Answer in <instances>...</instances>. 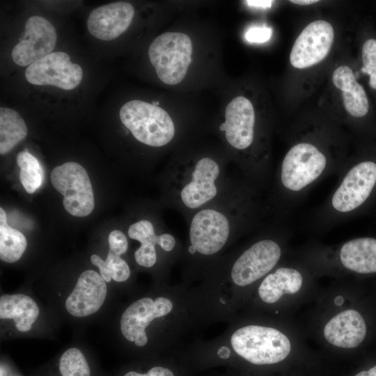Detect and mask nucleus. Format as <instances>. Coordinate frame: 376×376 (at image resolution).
Listing matches in <instances>:
<instances>
[{
    "mask_svg": "<svg viewBox=\"0 0 376 376\" xmlns=\"http://www.w3.org/2000/svg\"><path fill=\"white\" fill-rule=\"evenodd\" d=\"M366 331V322L361 313L354 309H347L327 321L323 329V336L335 347L352 349L363 342Z\"/></svg>",
    "mask_w": 376,
    "mask_h": 376,
    "instance_id": "2eb2a0df",
    "label": "nucleus"
},
{
    "mask_svg": "<svg viewBox=\"0 0 376 376\" xmlns=\"http://www.w3.org/2000/svg\"><path fill=\"white\" fill-rule=\"evenodd\" d=\"M124 376H176L175 373L169 368L161 366L152 367L146 373L136 371H129Z\"/></svg>",
    "mask_w": 376,
    "mask_h": 376,
    "instance_id": "c756f323",
    "label": "nucleus"
},
{
    "mask_svg": "<svg viewBox=\"0 0 376 376\" xmlns=\"http://www.w3.org/2000/svg\"><path fill=\"white\" fill-rule=\"evenodd\" d=\"M19 171V180L29 194L34 193L40 187L43 181V169L38 159L27 151L19 152L17 155Z\"/></svg>",
    "mask_w": 376,
    "mask_h": 376,
    "instance_id": "b1692460",
    "label": "nucleus"
},
{
    "mask_svg": "<svg viewBox=\"0 0 376 376\" xmlns=\"http://www.w3.org/2000/svg\"><path fill=\"white\" fill-rule=\"evenodd\" d=\"M91 261L93 265L99 268L100 275L106 282L109 283L111 279L123 282L130 275V267L127 263L110 250L105 260L93 254L91 256Z\"/></svg>",
    "mask_w": 376,
    "mask_h": 376,
    "instance_id": "393cba45",
    "label": "nucleus"
},
{
    "mask_svg": "<svg viewBox=\"0 0 376 376\" xmlns=\"http://www.w3.org/2000/svg\"><path fill=\"white\" fill-rule=\"evenodd\" d=\"M283 253L281 243L273 238L261 239L246 249L231 269L233 281L239 286L250 285L272 271Z\"/></svg>",
    "mask_w": 376,
    "mask_h": 376,
    "instance_id": "423d86ee",
    "label": "nucleus"
},
{
    "mask_svg": "<svg viewBox=\"0 0 376 376\" xmlns=\"http://www.w3.org/2000/svg\"><path fill=\"white\" fill-rule=\"evenodd\" d=\"M173 308L171 300L158 297L140 299L129 306L120 318V330L129 341L134 342L139 347L144 346L148 341L145 329L152 320L167 315Z\"/></svg>",
    "mask_w": 376,
    "mask_h": 376,
    "instance_id": "9b49d317",
    "label": "nucleus"
},
{
    "mask_svg": "<svg viewBox=\"0 0 376 376\" xmlns=\"http://www.w3.org/2000/svg\"><path fill=\"white\" fill-rule=\"evenodd\" d=\"M196 251V250L191 245L189 247V252L190 253L194 254Z\"/></svg>",
    "mask_w": 376,
    "mask_h": 376,
    "instance_id": "f704fd0d",
    "label": "nucleus"
},
{
    "mask_svg": "<svg viewBox=\"0 0 376 376\" xmlns=\"http://www.w3.org/2000/svg\"><path fill=\"white\" fill-rule=\"evenodd\" d=\"M24 235L10 227L7 224L4 210L0 208V258L1 260L13 263L17 261L26 248Z\"/></svg>",
    "mask_w": 376,
    "mask_h": 376,
    "instance_id": "4be33fe9",
    "label": "nucleus"
},
{
    "mask_svg": "<svg viewBox=\"0 0 376 376\" xmlns=\"http://www.w3.org/2000/svg\"><path fill=\"white\" fill-rule=\"evenodd\" d=\"M255 112L246 97L238 96L232 100L225 110V122L220 129L225 132L228 143L235 149L244 150L253 143Z\"/></svg>",
    "mask_w": 376,
    "mask_h": 376,
    "instance_id": "f8f14e48",
    "label": "nucleus"
},
{
    "mask_svg": "<svg viewBox=\"0 0 376 376\" xmlns=\"http://www.w3.org/2000/svg\"><path fill=\"white\" fill-rule=\"evenodd\" d=\"M134 15L133 6L127 2L118 1L93 9L87 19L91 35L99 40H114L130 26Z\"/></svg>",
    "mask_w": 376,
    "mask_h": 376,
    "instance_id": "ddd939ff",
    "label": "nucleus"
},
{
    "mask_svg": "<svg viewBox=\"0 0 376 376\" xmlns=\"http://www.w3.org/2000/svg\"><path fill=\"white\" fill-rule=\"evenodd\" d=\"M233 350L249 363L256 366L278 363L291 352L289 338L277 329L248 325L236 330L230 339Z\"/></svg>",
    "mask_w": 376,
    "mask_h": 376,
    "instance_id": "f03ea898",
    "label": "nucleus"
},
{
    "mask_svg": "<svg viewBox=\"0 0 376 376\" xmlns=\"http://www.w3.org/2000/svg\"><path fill=\"white\" fill-rule=\"evenodd\" d=\"M122 123L142 143L161 147L175 135V125L169 114L162 107L149 102L133 100L120 109Z\"/></svg>",
    "mask_w": 376,
    "mask_h": 376,
    "instance_id": "7ed1b4c3",
    "label": "nucleus"
},
{
    "mask_svg": "<svg viewBox=\"0 0 376 376\" xmlns=\"http://www.w3.org/2000/svg\"><path fill=\"white\" fill-rule=\"evenodd\" d=\"M192 52V42L187 35L166 32L151 42L148 56L159 79L166 84L175 85L184 79Z\"/></svg>",
    "mask_w": 376,
    "mask_h": 376,
    "instance_id": "20e7f679",
    "label": "nucleus"
},
{
    "mask_svg": "<svg viewBox=\"0 0 376 376\" xmlns=\"http://www.w3.org/2000/svg\"><path fill=\"white\" fill-rule=\"evenodd\" d=\"M290 1L293 3L302 5V6L310 5V4L318 2V0H292Z\"/></svg>",
    "mask_w": 376,
    "mask_h": 376,
    "instance_id": "72a5a7b5",
    "label": "nucleus"
},
{
    "mask_svg": "<svg viewBox=\"0 0 376 376\" xmlns=\"http://www.w3.org/2000/svg\"><path fill=\"white\" fill-rule=\"evenodd\" d=\"M361 72L370 75L369 84L376 90V40H367L362 47Z\"/></svg>",
    "mask_w": 376,
    "mask_h": 376,
    "instance_id": "bb28decb",
    "label": "nucleus"
},
{
    "mask_svg": "<svg viewBox=\"0 0 376 376\" xmlns=\"http://www.w3.org/2000/svg\"><path fill=\"white\" fill-rule=\"evenodd\" d=\"M56 40L51 22L38 15L31 16L25 23L21 39L13 48L12 58L19 66H29L51 54Z\"/></svg>",
    "mask_w": 376,
    "mask_h": 376,
    "instance_id": "6e6552de",
    "label": "nucleus"
},
{
    "mask_svg": "<svg viewBox=\"0 0 376 376\" xmlns=\"http://www.w3.org/2000/svg\"><path fill=\"white\" fill-rule=\"evenodd\" d=\"M354 376H376V366L370 368L368 370H363Z\"/></svg>",
    "mask_w": 376,
    "mask_h": 376,
    "instance_id": "473e14b6",
    "label": "nucleus"
},
{
    "mask_svg": "<svg viewBox=\"0 0 376 376\" xmlns=\"http://www.w3.org/2000/svg\"><path fill=\"white\" fill-rule=\"evenodd\" d=\"M130 238L141 242V246H155L158 244L166 251H171L175 245L173 235L164 233L157 235L152 224L148 220H141L132 224L128 229Z\"/></svg>",
    "mask_w": 376,
    "mask_h": 376,
    "instance_id": "5701e85b",
    "label": "nucleus"
},
{
    "mask_svg": "<svg viewBox=\"0 0 376 376\" xmlns=\"http://www.w3.org/2000/svg\"><path fill=\"white\" fill-rule=\"evenodd\" d=\"M272 29L267 26H254L245 33V39L251 43H263L269 40L272 36Z\"/></svg>",
    "mask_w": 376,
    "mask_h": 376,
    "instance_id": "c85d7f7f",
    "label": "nucleus"
},
{
    "mask_svg": "<svg viewBox=\"0 0 376 376\" xmlns=\"http://www.w3.org/2000/svg\"><path fill=\"white\" fill-rule=\"evenodd\" d=\"M53 187L63 196L65 210L75 217L90 214L95 206L89 176L79 164L68 162L56 166L51 172Z\"/></svg>",
    "mask_w": 376,
    "mask_h": 376,
    "instance_id": "39448f33",
    "label": "nucleus"
},
{
    "mask_svg": "<svg viewBox=\"0 0 376 376\" xmlns=\"http://www.w3.org/2000/svg\"><path fill=\"white\" fill-rule=\"evenodd\" d=\"M219 173V166L214 159L204 157L198 160L191 180L180 192L184 205L190 209H196L212 199L217 193L215 180Z\"/></svg>",
    "mask_w": 376,
    "mask_h": 376,
    "instance_id": "dca6fc26",
    "label": "nucleus"
},
{
    "mask_svg": "<svg viewBox=\"0 0 376 376\" xmlns=\"http://www.w3.org/2000/svg\"><path fill=\"white\" fill-rule=\"evenodd\" d=\"M273 1L269 0H249L244 1V3L250 7L267 9L271 8L273 3Z\"/></svg>",
    "mask_w": 376,
    "mask_h": 376,
    "instance_id": "7c9ffc66",
    "label": "nucleus"
},
{
    "mask_svg": "<svg viewBox=\"0 0 376 376\" xmlns=\"http://www.w3.org/2000/svg\"><path fill=\"white\" fill-rule=\"evenodd\" d=\"M28 129L21 116L15 110L0 108V154L9 152L27 135Z\"/></svg>",
    "mask_w": 376,
    "mask_h": 376,
    "instance_id": "412c9836",
    "label": "nucleus"
},
{
    "mask_svg": "<svg viewBox=\"0 0 376 376\" xmlns=\"http://www.w3.org/2000/svg\"><path fill=\"white\" fill-rule=\"evenodd\" d=\"M304 283L302 272L292 266H282L267 274L258 288V295L267 304L278 301L284 295L299 292Z\"/></svg>",
    "mask_w": 376,
    "mask_h": 376,
    "instance_id": "a211bd4d",
    "label": "nucleus"
},
{
    "mask_svg": "<svg viewBox=\"0 0 376 376\" xmlns=\"http://www.w3.org/2000/svg\"><path fill=\"white\" fill-rule=\"evenodd\" d=\"M334 39V29L330 23L322 19L310 23L294 42L290 63L303 69L320 63L328 55Z\"/></svg>",
    "mask_w": 376,
    "mask_h": 376,
    "instance_id": "1a4fd4ad",
    "label": "nucleus"
},
{
    "mask_svg": "<svg viewBox=\"0 0 376 376\" xmlns=\"http://www.w3.org/2000/svg\"><path fill=\"white\" fill-rule=\"evenodd\" d=\"M59 370L62 376H91L85 357L77 348H70L61 356Z\"/></svg>",
    "mask_w": 376,
    "mask_h": 376,
    "instance_id": "a878e982",
    "label": "nucleus"
},
{
    "mask_svg": "<svg viewBox=\"0 0 376 376\" xmlns=\"http://www.w3.org/2000/svg\"><path fill=\"white\" fill-rule=\"evenodd\" d=\"M39 312L36 303L27 295L15 294L1 296V319H13L15 327L19 331H29Z\"/></svg>",
    "mask_w": 376,
    "mask_h": 376,
    "instance_id": "aec40b11",
    "label": "nucleus"
},
{
    "mask_svg": "<svg viewBox=\"0 0 376 376\" xmlns=\"http://www.w3.org/2000/svg\"><path fill=\"white\" fill-rule=\"evenodd\" d=\"M107 292L106 281L100 274L93 270L84 271L66 299V309L75 317L92 315L103 304Z\"/></svg>",
    "mask_w": 376,
    "mask_h": 376,
    "instance_id": "4468645a",
    "label": "nucleus"
},
{
    "mask_svg": "<svg viewBox=\"0 0 376 376\" xmlns=\"http://www.w3.org/2000/svg\"><path fill=\"white\" fill-rule=\"evenodd\" d=\"M231 352L226 346H221L217 351L218 357L222 360H227L230 357Z\"/></svg>",
    "mask_w": 376,
    "mask_h": 376,
    "instance_id": "2f4dec72",
    "label": "nucleus"
},
{
    "mask_svg": "<svg viewBox=\"0 0 376 376\" xmlns=\"http://www.w3.org/2000/svg\"><path fill=\"white\" fill-rule=\"evenodd\" d=\"M338 175L337 184L315 210L309 227L328 229L376 210V156L345 163Z\"/></svg>",
    "mask_w": 376,
    "mask_h": 376,
    "instance_id": "f257e3e1",
    "label": "nucleus"
},
{
    "mask_svg": "<svg viewBox=\"0 0 376 376\" xmlns=\"http://www.w3.org/2000/svg\"><path fill=\"white\" fill-rule=\"evenodd\" d=\"M230 231L229 220L222 212L214 209L202 210L191 220L190 242L200 253L212 255L224 246Z\"/></svg>",
    "mask_w": 376,
    "mask_h": 376,
    "instance_id": "9d476101",
    "label": "nucleus"
},
{
    "mask_svg": "<svg viewBox=\"0 0 376 376\" xmlns=\"http://www.w3.org/2000/svg\"><path fill=\"white\" fill-rule=\"evenodd\" d=\"M25 77L33 85H49L69 91L81 83L83 71L78 64L70 61L68 54L55 52L29 65Z\"/></svg>",
    "mask_w": 376,
    "mask_h": 376,
    "instance_id": "0eeeda50",
    "label": "nucleus"
},
{
    "mask_svg": "<svg viewBox=\"0 0 376 376\" xmlns=\"http://www.w3.org/2000/svg\"><path fill=\"white\" fill-rule=\"evenodd\" d=\"M336 263L360 274L376 273V237H360L342 244L336 251Z\"/></svg>",
    "mask_w": 376,
    "mask_h": 376,
    "instance_id": "f3484780",
    "label": "nucleus"
},
{
    "mask_svg": "<svg viewBox=\"0 0 376 376\" xmlns=\"http://www.w3.org/2000/svg\"><path fill=\"white\" fill-rule=\"evenodd\" d=\"M332 81L334 86L342 91L344 107L350 116L362 118L367 115L369 103L366 93L350 67L340 65L336 68Z\"/></svg>",
    "mask_w": 376,
    "mask_h": 376,
    "instance_id": "6ab92c4d",
    "label": "nucleus"
},
{
    "mask_svg": "<svg viewBox=\"0 0 376 376\" xmlns=\"http://www.w3.org/2000/svg\"><path fill=\"white\" fill-rule=\"evenodd\" d=\"M109 250L117 256L127 251L128 243L125 234L118 230H112L108 237Z\"/></svg>",
    "mask_w": 376,
    "mask_h": 376,
    "instance_id": "cd10ccee",
    "label": "nucleus"
}]
</instances>
